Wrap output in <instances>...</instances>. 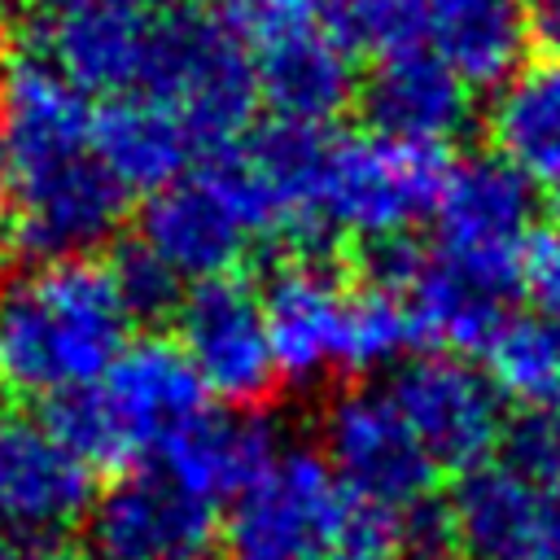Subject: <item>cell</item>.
Returning <instances> with one entry per match:
<instances>
[{
  "label": "cell",
  "instance_id": "obj_1",
  "mask_svg": "<svg viewBox=\"0 0 560 560\" xmlns=\"http://www.w3.org/2000/svg\"><path fill=\"white\" fill-rule=\"evenodd\" d=\"M127 328L131 311L109 267L83 258L44 262L0 302V368L18 389L61 398L114 368Z\"/></svg>",
  "mask_w": 560,
  "mask_h": 560
},
{
  "label": "cell",
  "instance_id": "obj_2",
  "mask_svg": "<svg viewBox=\"0 0 560 560\" xmlns=\"http://www.w3.org/2000/svg\"><path fill=\"white\" fill-rule=\"evenodd\" d=\"M206 411V385L171 341H136L74 394L48 398L44 424L92 468L166 451Z\"/></svg>",
  "mask_w": 560,
  "mask_h": 560
},
{
  "label": "cell",
  "instance_id": "obj_3",
  "mask_svg": "<svg viewBox=\"0 0 560 560\" xmlns=\"http://www.w3.org/2000/svg\"><path fill=\"white\" fill-rule=\"evenodd\" d=\"M136 92L166 105L197 144L223 149L245 131L258 105L254 48L214 13L158 9Z\"/></svg>",
  "mask_w": 560,
  "mask_h": 560
},
{
  "label": "cell",
  "instance_id": "obj_4",
  "mask_svg": "<svg viewBox=\"0 0 560 560\" xmlns=\"http://www.w3.org/2000/svg\"><path fill=\"white\" fill-rule=\"evenodd\" d=\"M446 171L442 149L402 144L376 131L324 140L315 171V223L372 245L402 241L438 210Z\"/></svg>",
  "mask_w": 560,
  "mask_h": 560
},
{
  "label": "cell",
  "instance_id": "obj_5",
  "mask_svg": "<svg viewBox=\"0 0 560 560\" xmlns=\"http://www.w3.org/2000/svg\"><path fill=\"white\" fill-rule=\"evenodd\" d=\"M354 499L311 451H280L276 464L232 499L228 560H324L341 551Z\"/></svg>",
  "mask_w": 560,
  "mask_h": 560
},
{
  "label": "cell",
  "instance_id": "obj_6",
  "mask_svg": "<svg viewBox=\"0 0 560 560\" xmlns=\"http://www.w3.org/2000/svg\"><path fill=\"white\" fill-rule=\"evenodd\" d=\"M324 464L341 481V490L372 512L402 516L433 486V459L389 402L376 389L341 394L324 416Z\"/></svg>",
  "mask_w": 560,
  "mask_h": 560
},
{
  "label": "cell",
  "instance_id": "obj_7",
  "mask_svg": "<svg viewBox=\"0 0 560 560\" xmlns=\"http://www.w3.org/2000/svg\"><path fill=\"white\" fill-rule=\"evenodd\" d=\"M258 228L232 179L206 158L184 179L153 192L140 210V249H149L175 280H219L249 254Z\"/></svg>",
  "mask_w": 560,
  "mask_h": 560
},
{
  "label": "cell",
  "instance_id": "obj_8",
  "mask_svg": "<svg viewBox=\"0 0 560 560\" xmlns=\"http://www.w3.org/2000/svg\"><path fill=\"white\" fill-rule=\"evenodd\" d=\"M389 402L433 468H481L503 438V394L459 354H420L389 381Z\"/></svg>",
  "mask_w": 560,
  "mask_h": 560
},
{
  "label": "cell",
  "instance_id": "obj_9",
  "mask_svg": "<svg viewBox=\"0 0 560 560\" xmlns=\"http://www.w3.org/2000/svg\"><path fill=\"white\" fill-rule=\"evenodd\" d=\"M534 179L499 153L464 158L446 171L438 197V241L446 258L512 276L525 284V249L534 241Z\"/></svg>",
  "mask_w": 560,
  "mask_h": 560
},
{
  "label": "cell",
  "instance_id": "obj_10",
  "mask_svg": "<svg viewBox=\"0 0 560 560\" xmlns=\"http://www.w3.org/2000/svg\"><path fill=\"white\" fill-rule=\"evenodd\" d=\"M179 328V354L206 385V394H219L228 402H258L276 381V354L267 337L262 298L236 280H201L192 284L175 306Z\"/></svg>",
  "mask_w": 560,
  "mask_h": 560
},
{
  "label": "cell",
  "instance_id": "obj_11",
  "mask_svg": "<svg viewBox=\"0 0 560 560\" xmlns=\"http://www.w3.org/2000/svg\"><path fill=\"white\" fill-rule=\"evenodd\" d=\"M214 508L166 468H131L88 508L92 560H201Z\"/></svg>",
  "mask_w": 560,
  "mask_h": 560
},
{
  "label": "cell",
  "instance_id": "obj_12",
  "mask_svg": "<svg viewBox=\"0 0 560 560\" xmlns=\"http://www.w3.org/2000/svg\"><path fill=\"white\" fill-rule=\"evenodd\" d=\"M13 192V241L48 262L79 258L105 245L122 219V188L105 175L96 153H74L22 175H4Z\"/></svg>",
  "mask_w": 560,
  "mask_h": 560
},
{
  "label": "cell",
  "instance_id": "obj_13",
  "mask_svg": "<svg viewBox=\"0 0 560 560\" xmlns=\"http://www.w3.org/2000/svg\"><path fill=\"white\" fill-rule=\"evenodd\" d=\"M92 508V468L35 416L0 411V534L52 538Z\"/></svg>",
  "mask_w": 560,
  "mask_h": 560
},
{
  "label": "cell",
  "instance_id": "obj_14",
  "mask_svg": "<svg viewBox=\"0 0 560 560\" xmlns=\"http://www.w3.org/2000/svg\"><path fill=\"white\" fill-rule=\"evenodd\" d=\"M446 512L464 560H534L560 534V499L508 464L459 472Z\"/></svg>",
  "mask_w": 560,
  "mask_h": 560
},
{
  "label": "cell",
  "instance_id": "obj_15",
  "mask_svg": "<svg viewBox=\"0 0 560 560\" xmlns=\"http://www.w3.org/2000/svg\"><path fill=\"white\" fill-rule=\"evenodd\" d=\"M521 280L459 262V258H420L411 280L402 284V306L411 319V337L433 346V354H477L503 332L508 302L516 298Z\"/></svg>",
  "mask_w": 560,
  "mask_h": 560
},
{
  "label": "cell",
  "instance_id": "obj_16",
  "mask_svg": "<svg viewBox=\"0 0 560 560\" xmlns=\"http://www.w3.org/2000/svg\"><path fill=\"white\" fill-rule=\"evenodd\" d=\"M92 149V109L52 61L22 57L0 79V171L22 175Z\"/></svg>",
  "mask_w": 560,
  "mask_h": 560
},
{
  "label": "cell",
  "instance_id": "obj_17",
  "mask_svg": "<svg viewBox=\"0 0 560 560\" xmlns=\"http://www.w3.org/2000/svg\"><path fill=\"white\" fill-rule=\"evenodd\" d=\"M350 289L315 258L280 267L262 293L267 337L276 372L289 381H315L341 372V328H346Z\"/></svg>",
  "mask_w": 560,
  "mask_h": 560
},
{
  "label": "cell",
  "instance_id": "obj_18",
  "mask_svg": "<svg viewBox=\"0 0 560 560\" xmlns=\"http://www.w3.org/2000/svg\"><path fill=\"white\" fill-rule=\"evenodd\" d=\"M254 70H258V96L271 105L276 122L289 127L319 131L354 96L350 52L324 22L258 44Z\"/></svg>",
  "mask_w": 560,
  "mask_h": 560
},
{
  "label": "cell",
  "instance_id": "obj_19",
  "mask_svg": "<svg viewBox=\"0 0 560 560\" xmlns=\"http://www.w3.org/2000/svg\"><path fill=\"white\" fill-rule=\"evenodd\" d=\"M363 109L376 136L438 149L468 122V83L438 52H402L381 61L363 83Z\"/></svg>",
  "mask_w": 560,
  "mask_h": 560
},
{
  "label": "cell",
  "instance_id": "obj_20",
  "mask_svg": "<svg viewBox=\"0 0 560 560\" xmlns=\"http://www.w3.org/2000/svg\"><path fill=\"white\" fill-rule=\"evenodd\" d=\"M153 18L144 0H83L57 13L52 66L79 92H127L140 88Z\"/></svg>",
  "mask_w": 560,
  "mask_h": 560
},
{
  "label": "cell",
  "instance_id": "obj_21",
  "mask_svg": "<svg viewBox=\"0 0 560 560\" xmlns=\"http://www.w3.org/2000/svg\"><path fill=\"white\" fill-rule=\"evenodd\" d=\"M280 455L276 429L245 411H201L166 451V472L206 499L210 508L219 499H236L249 490Z\"/></svg>",
  "mask_w": 560,
  "mask_h": 560
},
{
  "label": "cell",
  "instance_id": "obj_22",
  "mask_svg": "<svg viewBox=\"0 0 560 560\" xmlns=\"http://www.w3.org/2000/svg\"><path fill=\"white\" fill-rule=\"evenodd\" d=\"M192 131L158 101L127 96L92 118V153L122 192H162L188 175Z\"/></svg>",
  "mask_w": 560,
  "mask_h": 560
},
{
  "label": "cell",
  "instance_id": "obj_23",
  "mask_svg": "<svg viewBox=\"0 0 560 560\" xmlns=\"http://www.w3.org/2000/svg\"><path fill=\"white\" fill-rule=\"evenodd\" d=\"M429 39L464 83L494 88L525 52V18L516 0H433Z\"/></svg>",
  "mask_w": 560,
  "mask_h": 560
},
{
  "label": "cell",
  "instance_id": "obj_24",
  "mask_svg": "<svg viewBox=\"0 0 560 560\" xmlns=\"http://www.w3.org/2000/svg\"><path fill=\"white\" fill-rule=\"evenodd\" d=\"M490 131L499 158L529 179L560 184V61L516 74L490 114Z\"/></svg>",
  "mask_w": 560,
  "mask_h": 560
},
{
  "label": "cell",
  "instance_id": "obj_25",
  "mask_svg": "<svg viewBox=\"0 0 560 560\" xmlns=\"http://www.w3.org/2000/svg\"><path fill=\"white\" fill-rule=\"evenodd\" d=\"M486 354L499 394H512L529 411H551L560 394V319L551 315L508 319Z\"/></svg>",
  "mask_w": 560,
  "mask_h": 560
},
{
  "label": "cell",
  "instance_id": "obj_26",
  "mask_svg": "<svg viewBox=\"0 0 560 560\" xmlns=\"http://www.w3.org/2000/svg\"><path fill=\"white\" fill-rule=\"evenodd\" d=\"M324 18L346 52L359 48L389 61L429 39L433 0H324Z\"/></svg>",
  "mask_w": 560,
  "mask_h": 560
},
{
  "label": "cell",
  "instance_id": "obj_27",
  "mask_svg": "<svg viewBox=\"0 0 560 560\" xmlns=\"http://www.w3.org/2000/svg\"><path fill=\"white\" fill-rule=\"evenodd\" d=\"M411 341V319L398 293L368 284L350 289L346 328H341V372H376L394 363Z\"/></svg>",
  "mask_w": 560,
  "mask_h": 560
},
{
  "label": "cell",
  "instance_id": "obj_28",
  "mask_svg": "<svg viewBox=\"0 0 560 560\" xmlns=\"http://www.w3.org/2000/svg\"><path fill=\"white\" fill-rule=\"evenodd\" d=\"M503 464L534 481L538 490L560 486V416L556 411H525L512 424H503Z\"/></svg>",
  "mask_w": 560,
  "mask_h": 560
},
{
  "label": "cell",
  "instance_id": "obj_29",
  "mask_svg": "<svg viewBox=\"0 0 560 560\" xmlns=\"http://www.w3.org/2000/svg\"><path fill=\"white\" fill-rule=\"evenodd\" d=\"M114 284H118V298L131 315H162L171 306H179V280L140 245L122 249L118 262L109 267Z\"/></svg>",
  "mask_w": 560,
  "mask_h": 560
},
{
  "label": "cell",
  "instance_id": "obj_30",
  "mask_svg": "<svg viewBox=\"0 0 560 560\" xmlns=\"http://www.w3.org/2000/svg\"><path fill=\"white\" fill-rule=\"evenodd\" d=\"M223 22L245 35V44H267L276 35L324 22V0H219Z\"/></svg>",
  "mask_w": 560,
  "mask_h": 560
},
{
  "label": "cell",
  "instance_id": "obj_31",
  "mask_svg": "<svg viewBox=\"0 0 560 560\" xmlns=\"http://www.w3.org/2000/svg\"><path fill=\"white\" fill-rule=\"evenodd\" d=\"M398 542L407 547L411 560H451L455 551V529H451V512L438 499H420L416 508H407L398 516Z\"/></svg>",
  "mask_w": 560,
  "mask_h": 560
},
{
  "label": "cell",
  "instance_id": "obj_32",
  "mask_svg": "<svg viewBox=\"0 0 560 560\" xmlns=\"http://www.w3.org/2000/svg\"><path fill=\"white\" fill-rule=\"evenodd\" d=\"M525 284L538 298V306L560 319V232H542L525 249Z\"/></svg>",
  "mask_w": 560,
  "mask_h": 560
},
{
  "label": "cell",
  "instance_id": "obj_33",
  "mask_svg": "<svg viewBox=\"0 0 560 560\" xmlns=\"http://www.w3.org/2000/svg\"><path fill=\"white\" fill-rule=\"evenodd\" d=\"M529 4V31L551 52H560V0H525Z\"/></svg>",
  "mask_w": 560,
  "mask_h": 560
},
{
  "label": "cell",
  "instance_id": "obj_34",
  "mask_svg": "<svg viewBox=\"0 0 560 560\" xmlns=\"http://www.w3.org/2000/svg\"><path fill=\"white\" fill-rule=\"evenodd\" d=\"M9 241H13V192H9V179L0 171V254Z\"/></svg>",
  "mask_w": 560,
  "mask_h": 560
},
{
  "label": "cell",
  "instance_id": "obj_35",
  "mask_svg": "<svg viewBox=\"0 0 560 560\" xmlns=\"http://www.w3.org/2000/svg\"><path fill=\"white\" fill-rule=\"evenodd\" d=\"M31 560H92V556H83V551H74V547H61V542H48V547H39Z\"/></svg>",
  "mask_w": 560,
  "mask_h": 560
},
{
  "label": "cell",
  "instance_id": "obj_36",
  "mask_svg": "<svg viewBox=\"0 0 560 560\" xmlns=\"http://www.w3.org/2000/svg\"><path fill=\"white\" fill-rule=\"evenodd\" d=\"M534 560H560V534H556V538H551V542H547V547H542Z\"/></svg>",
  "mask_w": 560,
  "mask_h": 560
},
{
  "label": "cell",
  "instance_id": "obj_37",
  "mask_svg": "<svg viewBox=\"0 0 560 560\" xmlns=\"http://www.w3.org/2000/svg\"><path fill=\"white\" fill-rule=\"evenodd\" d=\"M44 9H52V13H66V9H74V4H83V0H39Z\"/></svg>",
  "mask_w": 560,
  "mask_h": 560
},
{
  "label": "cell",
  "instance_id": "obj_38",
  "mask_svg": "<svg viewBox=\"0 0 560 560\" xmlns=\"http://www.w3.org/2000/svg\"><path fill=\"white\" fill-rule=\"evenodd\" d=\"M324 560H372V556H354V551H328Z\"/></svg>",
  "mask_w": 560,
  "mask_h": 560
},
{
  "label": "cell",
  "instance_id": "obj_39",
  "mask_svg": "<svg viewBox=\"0 0 560 560\" xmlns=\"http://www.w3.org/2000/svg\"><path fill=\"white\" fill-rule=\"evenodd\" d=\"M0 560H18V556H13V547H9V538H4V534H0Z\"/></svg>",
  "mask_w": 560,
  "mask_h": 560
},
{
  "label": "cell",
  "instance_id": "obj_40",
  "mask_svg": "<svg viewBox=\"0 0 560 560\" xmlns=\"http://www.w3.org/2000/svg\"><path fill=\"white\" fill-rule=\"evenodd\" d=\"M4 44H9V35H4V22H0V61H4Z\"/></svg>",
  "mask_w": 560,
  "mask_h": 560
},
{
  "label": "cell",
  "instance_id": "obj_41",
  "mask_svg": "<svg viewBox=\"0 0 560 560\" xmlns=\"http://www.w3.org/2000/svg\"><path fill=\"white\" fill-rule=\"evenodd\" d=\"M551 411H556V416H560V394H556V402H551Z\"/></svg>",
  "mask_w": 560,
  "mask_h": 560
},
{
  "label": "cell",
  "instance_id": "obj_42",
  "mask_svg": "<svg viewBox=\"0 0 560 560\" xmlns=\"http://www.w3.org/2000/svg\"><path fill=\"white\" fill-rule=\"evenodd\" d=\"M0 376H4V368H0Z\"/></svg>",
  "mask_w": 560,
  "mask_h": 560
}]
</instances>
